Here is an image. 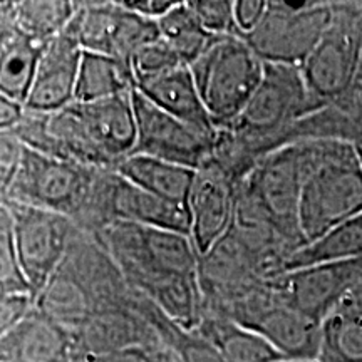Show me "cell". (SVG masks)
<instances>
[{
    "label": "cell",
    "mask_w": 362,
    "mask_h": 362,
    "mask_svg": "<svg viewBox=\"0 0 362 362\" xmlns=\"http://www.w3.org/2000/svg\"><path fill=\"white\" fill-rule=\"evenodd\" d=\"M133 291L181 327L194 330L203 317L200 253L192 237L116 221L99 235Z\"/></svg>",
    "instance_id": "6da1fadb"
},
{
    "label": "cell",
    "mask_w": 362,
    "mask_h": 362,
    "mask_svg": "<svg viewBox=\"0 0 362 362\" xmlns=\"http://www.w3.org/2000/svg\"><path fill=\"white\" fill-rule=\"evenodd\" d=\"M131 293L133 288L99 237L76 228L64 260L34 298V307L76 332L98 312L128 304Z\"/></svg>",
    "instance_id": "7a4b0ae2"
},
{
    "label": "cell",
    "mask_w": 362,
    "mask_h": 362,
    "mask_svg": "<svg viewBox=\"0 0 362 362\" xmlns=\"http://www.w3.org/2000/svg\"><path fill=\"white\" fill-rule=\"evenodd\" d=\"M298 226L305 243L362 215V166L351 143L304 141Z\"/></svg>",
    "instance_id": "3957f363"
},
{
    "label": "cell",
    "mask_w": 362,
    "mask_h": 362,
    "mask_svg": "<svg viewBox=\"0 0 362 362\" xmlns=\"http://www.w3.org/2000/svg\"><path fill=\"white\" fill-rule=\"evenodd\" d=\"M188 67L211 121L223 129L247 107L264 76L265 62L238 35H220Z\"/></svg>",
    "instance_id": "277c9868"
},
{
    "label": "cell",
    "mask_w": 362,
    "mask_h": 362,
    "mask_svg": "<svg viewBox=\"0 0 362 362\" xmlns=\"http://www.w3.org/2000/svg\"><path fill=\"white\" fill-rule=\"evenodd\" d=\"M362 67V2H332V19L300 67L310 94L329 106L339 101Z\"/></svg>",
    "instance_id": "5b68a950"
},
{
    "label": "cell",
    "mask_w": 362,
    "mask_h": 362,
    "mask_svg": "<svg viewBox=\"0 0 362 362\" xmlns=\"http://www.w3.org/2000/svg\"><path fill=\"white\" fill-rule=\"evenodd\" d=\"M99 170L24 146L19 170L4 202L56 211L76 223Z\"/></svg>",
    "instance_id": "8992f818"
},
{
    "label": "cell",
    "mask_w": 362,
    "mask_h": 362,
    "mask_svg": "<svg viewBox=\"0 0 362 362\" xmlns=\"http://www.w3.org/2000/svg\"><path fill=\"white\" fill-rule=\"evenodd\" d=\"M332 19V2H269L264 19L245 37L267 64L302 67Z\"/></svg>",
    "instance_id": "52a82bcc"
},
{
    "label": "cell",
    "mask_w": 362,
    "mask_h": 362,
    "mask_svg": "<svg viewBox=\"0 0 362 362\" xmlns=\"http://www.w3.org/2000/svg\"><path fill=\"white\" fill-rule=\"evenodd\" d=\"M304 181L302 144H288L257 163L243 185L259 200L280 233L293 247L304 245L298 226V202Z\"/></svg>",
    "instance_id": "ba28073f"
},
{
    "label": "cell",
    "mask_w": 362,
    "mask_h": 362,
    "mask_svg": "<svg viewBox=\"0 0 362 362\" xmlns=\"http://www.w3.org/2000/svg\"><path fill=\"white\" fill-rule=\"evenodd\" d=\"M6 203L13 216L22 272L35 298L64 260L78 226L56 211Z\"/></svg>",
    "instance_id": "9c48e42d"
},
{
    "label": "cell",
    "mask_w": 362,
    "mask_h": 362,
    "mask_svg": "<svg viewBox=\"0 0 362 362\" xmlns=\"http://www.w3.org/2000/svg\"><path fill=\"white\" fill-rule=\"evenodd\" d=\"M136 146L133 155L156 158L197 170L214 155L216 136L202 133L133 93Z\"/></svg>",
    "instance_id": "30bf717a"
},
{
    "label": "cell",
    "mask_w": 362,
    "mask_h": 362,
    "mask_svg": "<svg viewBox=\"0 0 362 362\" xmlns=\"http://www.w3.org/2000/svg\"><path fill=\"white\" fill-rule=\"evenodd\" d=\"M240 185L214 158L194 170L188 198L189 237L200 257L210 252L232 228Z\"/></svg>",
    "instance_id": "8fae6325"
},
{
    "label": "cell",
    "mask_w": 362,
    "mask_h": 362,
    "mask_svg": "<svg viewBox=\"0 0 362 362\" xmlns=\"http://www.w3.org/2000/svg\"><path fill=\"white\" fill-rule=\"evenodd\" d=\"M133 296V293H131ZM74 361L104 357L128 351H151L163 346L160 336L131 304L98 312L83 327L72 332Z\"/></svg>",
    "instance_id": "7c38bea8"
},
{
    "label": "cell",
    "mask_w": 362,
    "mask_h": 362,
    "mask_svg": "<svg viewBox=\"0 0 362 362\" xmlns=\"http://www.w3.org/2000/svg\"><path fill=\"white\" fill-rule=\"evenodd\" d=\"M361 280L362 259L307 267L277 277L285 302L319 324Z\"/></svg>",
    "instance_id": "4fadbf2b"
},
{
    "label": "cell",
    "mask_w": 362,
    "mask_h": 362,
    "mask_svg": "<svg viewBox=\"0 0 362 362\" xmlns=\"http://www.w3.org/2000/svg\"><path fill=\"white\" fill-rule=\"evenodd\" d=\"M83 47L72 25L44 45L24 110L56 112L76 101Z\"/></svg>",
    "instance_id": "5bb4252c"
},
{
    "label": "cell",
    "mask_w": 362,
    "mask_h": 362,
    "mask_svg": "<svg viewBox=\"0 0 362 362\" xmlns=\"http://www.w3.org/2000/svg\"><path fill=\"white\" fill-rule=\"evenodd\" d=\"M89 143L96 149L104 166L115 170L136 146V116L133 94L72 103Z\"/></svg>",
    "instance_id": "9a60e30c"
},
{
    "label": "cell",
    "mask_w": 362,
    "mask_h": 362,
    "mask_svg": "<svg viewBox=\"0 0 362 362\" xmlns=\"http://www.w3.org/2000/svg\"><path fill=\"white\" fill-rule=\"evenodd\" d=\"M72 332L33 307L0 339V362H74Z\"/></svg>",
    "instance_id": "2e32d148"
},
{
    "label": "cell",
    "mask_w": 362,
    "mask_h": 362,
    "mask_svg": "<svg viewBox=\"0 0 362 362\" xmlns=\"http://www.w3.org/2000/svg\"><path fill=\"white\" fill-rule=\"evenodd\" d=\"M136 90L149 103L192 128L210 136L218 134V128L208 115L188 66L139 79Z\"/></svg>",
    "instance_id": "e0dca14e"
},
{
    "label": "cell",
    "mask_w": 362,
    "mask_h": 362,
    "mask_svg": "<svg viewBox=\"0 0 362 362\" xmlns=\"http://www.w3.org/2000/svg\"><path fill=\"white\" fill-rule=\"evenodd\" d=\"M112 221H124L149 228L192 233V220L187 205H180L144 192L116 173L111 193Z\"/></svg>",
    "instance_id": "ac0fdd59"
},
{
    "label": "cell",
    "mask_w": 362,
    "mask_h": 362,
    "mask_svg": "<svg viewBox=\"0 0 362 362\" xmlns=\"http://www.w3.org/2000/svg\"><path fill=\"white\" fill-rule=\"evenodd\" d=\"M252 330L262 334L284 359H319L322 324L315 322L310 317L288 305L282 292H280L279 300L265 314H262Z\"/></svg>",
    "instance_id": "d6986e66"
},
{
    "label": "cell",
    "mask_w": 362,
    "mask_h": 362,
    "mask_svg": "<svg viewBox=\"0 0 362 362\" xmlns=\"http://www.w3.org/2000/svg\"><path fill=\"white\" fill-rule=\"evenodd\" d=\"M44 45L4 21L0 34V94L24 107Z\"/></svg>",
    "instance_id": "ffe728a7"
},
{
    "label": "cell",
    "mask_w": 362,
    "mask_h": 362,
    "mask_svg": "<svg viewBox=\"0 0 362 362\" xmlns=\"http://www.w3.org/2000/svg\"><path fill=\"white\" fill-rule=\"evenodd\" d=\"M319 362H362V280L322 322Z\"/></svg>",
    "instance_id": "44dd1931"
},
{
    "label": "cell",
    "mask_w": 362,
    "mask_h": 362,
    "mask_svg": "<svg viewBox=\"0 0 362 362\" xmlns=\"http://www.w3.org/2000/svg\"><path fill=\"white\" fill-rule=\"evenodd\" d=\"M115 171L144 192L188 206L189 192H192L194 178V170L192 168L156 160V158L131 155L124 158Z\"/></svg>",
    "instance_id": "7402d4cb"
},
{
    "label": "cell",
    "mask_w": 362,
    "mask_h": 362,
    "mask_svg": "<svg viewBox=\"0 0 362 362\" xmlns=\"http://www.w3.org/2000/svg\"><path fill=\"white\" fill-rule=\"evenodd\" d=\"M225 362H277L284 357L262 334L223 317L203 315L197 329Z\"/></svg>",
    "instance_id": "603a6c76"
},
{
    "label": "cell",
    "mask_w": 362,
    "mask_h": 362,
    "mask_svg": "<svg viewBox=\"0 0 362 362\" xmlns=\"http://www.w3.org/2000/svg\"><path fill=\"white\" fill-rule=\"evenodd\" d=\"M362 259V215L334 226L287 257L284 274L307 267Z\"/></svg>",
    "instance_id": "cb8c5ba5"
},
{
    "label": "cell",
    "mask_w": 362,
    "mask_h": 362,
    "mask_svg": "<svg viewBox=\"0 0 362 362\" xmlns=\"http://www.w3.org/2000/svg\"><path fill=\"white\" fill-rule=\"evenodd\" d=\"M134 89L136 78L128 61L84 51L76 86V101L90 103L126 96L133 94Z\"/></svg>",
    "instance_id": "d4e9b609"
},
{
    "label": "cell",
    "mask_w": 362,
    "mask_h": 362,
    "mask_svg": "<svg viewBox=\"0 0 362 362\" xmlns=\"http://www.w3.org/2000/svg\"><path fill=\"white\" fill-rule=\"evenodd\" d=\"M74 16L76 2L72 0L6 2V21L42 45L64 33Z\"/></svg>",
    "instance_id": "484cf974"
},
{
    "label": "cell",
    "mask_w": 362,
    "mask_h": 362,
    "mask_svg": "<svg viewBox=\"0 0 362 362\" xmlns=\"http://www.w3.org/2000/svg\"><path fill=\"white\" fill-rule=\"evenodd\" d=\"M158 29L160 37L178 54L187 66L193 64L218 37L208 33L198 22L187 2H176V6L158 21Z\"/></svg>",
    "instance_id": "4316f807"
},
{
    "label": "cell",
    "mask_w": 362,
    "mask_h": 362,
    "mask_svg": "<svg viewBox=\"0 0 362 362\" xmlns=\"http://www.w3.org/2000/svg\"><path fill=\"white\" fill-rule=\"evenodd\" d=\"M0 291L33 297L22 272L13 216L6 202H0Z\"/></svg>",
    "instance_id": "83f0119b"
},
{
    "label": "cell",
    "mask_w": 362,
    "mask_h": 362,
    "mask_svg": "<svg viewBox=\"0 0 362 362\" xmlns=\"http://www.w3.org/2000/svg\"><path fill=\"white\" fill-rule=\"evenodd\" d=\"M129 64L133 67L136 83H138L139 79L153 78V76L163 74V72L176 69V67L187 66L181 61L178 54H176L161 37L155 40V42L139 49V51L131 57Z\"/></svg>",
    "instance_id": "f1b7e54d"
},
{
    "label": "cell",
    "mask_w": 362,
    "mask_h": 362,
    "mask_svg": "<svg viewBox=\"0 0 362 362\" xmlns=\"http://www.w3.org/2000/svg\"><path fill=\"white\" fill-rule=\"evenodd\" d=\"M187 6L210 34L237 35L232 0H192Z\"/></svg>",
    "instance_id": "f546056e"
},
{
    "label": "cell",
    "mask_w": 362,
    "mask_h": 362,
    "mask_svg": "<svg viewBox=\"0 0 362 362\" xmlns=\"http://www.w3.org/2000/svg\"><path fill=\"white\" fill-rule=\"evenodd\" d=\"M24 144L13 129H0V202L6 200L17 170H19Z\"/></svg>",
    "instance_id": "4dcf8cb0"
},
{
    "label": "cell",
    "mask_w": 362,
    "mask_h": 362,
    "mask_svg": "<svg viewBox=\"0 0 362 362\" xmlns=\"http://www.w3.org/2000/svg\"><path fill=\"white\" fill-rule=\"evenodd\" d=\"M34 307V298L21 293H7L0 291V339L11 330L27 312Z\"/></svg>",
    "instance_id": "1f68e13d"
},
{
    "label": "cell",
    "mask_w": 362,
    "mask_h": 362,
    "mask_svg": "<svg viewBox=\"0 0 362 362\" xmlns=\"http://www.w3.org/2000/svg\"><path fill=\"white\" fill-rule=\"evenodd\" d=\"M267 6L269 2L265 0H235L233 17L238 37H245L257 29V25L264 19Z\"/></svg>",
    "instance_id": "d6a6232c"
},
{
    "label": "cell",
    "mask_w": 362,
    "mask_h": 362,
    "mask_svg": "<svg viewBox=\"0 0 362 362\" xmlns=\"http://www.w3.org/2000/svg\"><path fill=\"white\" fill-rule=\"evenodd\" d=\"M123 6L148 21L158 22L176 6L170 0H123Z\"/></svg>",
    "instance_id": "836d02e7"
},
{
    "label": "cell",
    "mask_w": 362,
    "mask_h": 362,
    "mask_svg": "<svg viewBox=\"0 0 362 362\" xmlns=\"http://www.w3.org/2000/svg\"><path fill=\"white\" fill-rule=\"evenodd\" d=\"M22 112H24V107L21 104L12 103L11 99L0 94V129H12L19 123Z\"/></svg>",
    "instance_id": "e575fe53"
},
{
    "label": "cell",
    "mask_w": 362,
    "mask_h": 362,
    "mask_svg": "<svg viewBox=\"0 0 362 362\" xmlns=\"http://www.w3.org/2000/svg\"><path fill=\"white\" fill-rule=\"evenodd\" d=\"M74 362H148L141 351H128L121 354L104 356V357H88V359H78Z\"/></svg>",
    "instance_id": "d590c367"
},
{
    "label": "cell",
    "mask_w": 362,
    "mask_h": 362,
    "mask_svg": "<svg viewBox=\"0 0 362 362\" xmlns=\"http://www.w3.org/2000/svg\"><path fill=\"white\" fill-rule=\"evenodd\" d=\"M143 356L146 357L148 362H181L170 349H166L165 346L158 347V349L151 351H141Z\"/></svg>",
    "instance_id": "8d00e7d4"
},
{
    "label": "cell",
    "mask_w": 362,
    "mask_h": 362,
    "mask_svg": "<svg viewBox=\"0 0 362 362\" xmlns=\"http://www.w3.org/2000/svg\"><path fill=\"white\" fill-rule=\"evenodd\" d=\"M356 149V155H357V160H359L361 166H362V139H359V141H356L354 144H352Z\"/></svg>",
    "instance_id": "74e56055"
},
{
    "label": "cell",
    "mask_w": 362,
    "mask_h": 362,
    "mask_svg": "<svg viewBox=\"0 0 362 362\" xmlns=\"http://www.w3.org/2000/svg\"><path fill=\"white\" fill-rule=\"evenodd\" d=\"M6 19V2H0V22Z\"/></svg>",
    "instance_id": "f35d334b"
},
{
    "label": "cell",
    "mask_w": 362,
    "mask_h": 362,
    "mask_svg": "<svg viewBox=\"0 0 362 362\" xmlns=\"http://www.w3.org/2000/svg\"><path fill=\"white\" fill-rule=\"evenodd\" d=\"M277 362H319V361H293V359H282V361H277Z\"/></svg>",
    "instance_id": "ab89813d"
},
{
    "label": "cell",
    "mask_w": 362,
    "mask_h": 362,
    "mask_svg": "<svg viewBox=\"0 0 362 362\" xmlns=\"http://www.w3.org/2000/svg\"><path fill=\"white\" fill-rule=\"evenodd\" d=\"M4 21H6V19H4ZM4 21H2V22H0V34H2V27H4Z\"/></svg>",
    "instance_id": "60d3db41"
}]
</instances>
